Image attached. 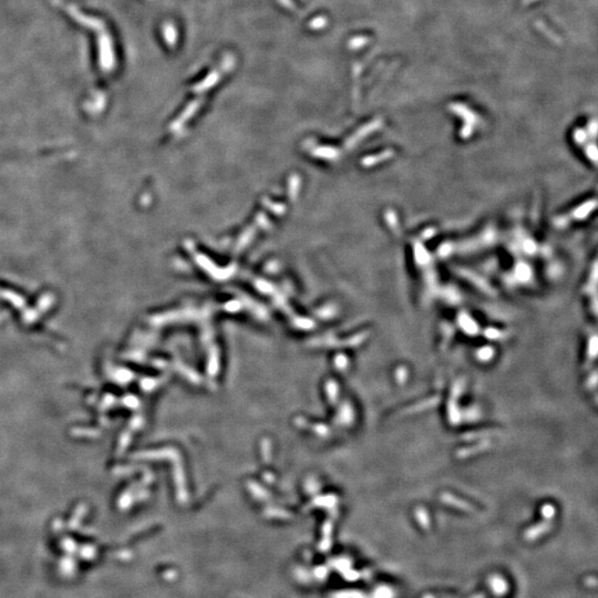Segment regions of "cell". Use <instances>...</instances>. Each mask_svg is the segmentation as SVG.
<instances>
[{"label": "cell", "mask_w": 598, "mask_h": 598, "mask_svg": "<svg viewBox=\"0 0 598 598\" xmlns=\"http://www.w3.org/2000/svg\"><path fill=\"white\" fill-rule=\"evenodd\" d=\"M553 523L552 521L549 520H545L544 522H542V523L535 525V526L529 527L526 532L524 534V537L527 541H535L536 539H539V537L543 536L545 533H547L549 529L552 528Z\"/></svg>", "instance_id": "6da1fadb"}, {"label": "cell", "mask_w": 598, "mask_h": 598, "mask_svg": "<svg viewBox=\"0 0 598 598\" xmlns=\"http://www.w3.org/2000/svg\"><path fill=\"white\" fill-rule=\"evenodd\" d=\"M332 564H334L335 568L338 569V571L343 574L346 580H356L359 579V573H357L356 571H352L350 562H349L348 560H338V561H335Z\"/></svg>", "instance_id": "7a4b0ae2"}, {"label": "cell", "mask_w": 598, "mask_h": 598, "mask_svg": "<svg viewBox=\"0 0 598 598\" xmlns=\"http://www.w3.org/2000/svg\"><path fill=\"white\" fill-rule=\"evenodd\" d=\"M489 584L492 592L494 593V595L503 596L504 594H507L508 591L507 581L500 575H493L489 577Z\"/></svg>", "instance_id": "3957f363"}, {"label": "cell", "mask_w": 598, "mask_h": 598, "mask_svg": "<svg viewBox=\"0 0 598 598\" xmlns=\"http://www.w3.org/2000/svg\"><path fill=\"white\" fill-rule=\"evenodd\" d=\"M598 357V336H593L589 341L588 351H587V362L591 364L592 361L595 360Z\"/></svg>", "instance_id": "277c9868"}, {"label": "cell", "mask_w": 598, "mask_h": 598, "mask_svg": "<svg viewBox=\"0 0 598 598\" xmlns=\"http://www.w3.org/2000/svg\"><path fill=\"white\" fill-rule=\"evenodd\" d=\"M332 598H366V595L358 591H344L334 594Z\"/></svg>", "instance_id": "5b68a950"}, {"label": "cell", "mask_w": 598, "mask_h": 598, "mask_svg": "<svg viewBox=\"0 0 598 598\" xmlns=\"http://www.w3.org/2000/svg\"><path fill=\"white\" fill-rule=\"evenodd\" d=\"M555 512H556V509L552 504H545L544 507H542V514H543V517L545 520L552 521L553 517L555 516Z\"/></svg>", "instance_id": "8992f818"}, {"label": "cell", "mask_w": 598, "mask_h": 598, "mask_svg": "<svg viewBox=\"0 0 598 598\" xmlns=\"http://www.w3.org/2000/svg\"><path fill=\"white\" fill-rule=\"evenodd\" d=\"M417 519H418L420 525L423 528H428L429 525H430V521H429L427 512H424L423 509H419V511L417 512Z\"/></svg>", "instance_id": "52a82bcc"}, {"label": "cell", "mask_w": 598, "mask_h": 598, "mask_svg": "<svg viewBox=\"0 0 598 598\" xmlns=\"http://www.w3.org/2000/svg\"><path fill=\"white\" fill-rule=\"evenodd\" d=\"M597 384H598V370H597V371H595V372H594L593 375H592L591 377H589L588 382H587V386H588L589 388H594V387H596Z\"/></svg>", "instance_id": "ba28073f"}, {"label": "cell", "mask_w": 598, "mask_h": 598, "mask_svg": "<svg viewBox=\"0 0 598 598\" xmlns=\"http://www.w3.org/2000/svg\"><path fill=\"white\" fill-rule=\"evenodd\" d=\"M472 598H485L483 594H479V595H474Z\"/></svg>", "instance_id": "9c48e42d"}, {"label": "cell", "mask_w": 598, "mask_h": 598, "mask_svg": "<svg viewBox=\"0 0 598 598\" xmlns=\"http://www.w3.org/2000/svg\"><path fill=\"white\" fill-rule=\"evenodd\" d=\"M422 598H435V597H433V595H431V594H425Z\"/></svg>", "instance_id": "30bf717a"}, {"label": "cell", "mask_w": 598, "mask_h": 598, "mask_svg": "<svg viewBox=\"0 0 598 598\" xmlns=\"http://www.w3.org/2000/svg\"><path fill=\"white\" fill-rule=\"evenodd\" d=\"M597 402H598V397H597Z\"/></svg>", "instance_id": "8fae6325"}]
</instances>
